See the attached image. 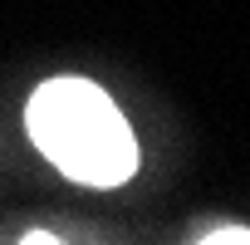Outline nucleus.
I'll use <instances>...</instances> for the list:
<instances>
[{"label":"nucleus","mask_w":250,"mask_h":245,"mask_svg":"<svg viewBox=\"0 0 250 245\" xmlns=\"http://www.w3.org/2000/svg\"><path fill=\"white\" fill-rule=\"evenodd\" d=\"M35 147L83 186H123L138 172V138L118 103L88 79H49L25 108Z\"/></svg>","instance_id":"f257e3e1"},{"label":"nucleus","mask_w":250,"mask_h":245,"mask_svg":"<svg viewBox=\"0 0 250 245\" xmlns=\"http://www.w3.org/2000/svg\"><path fill=\"white\" fill-rule=\"evenodd\" d=\"M201 240L206 245H250V225H221V230H206Z\"/></svg>","instance_id":"f03ea898"},{"label":"nucleus","mask_w":250,"mask_h":245,"mask_svg":"<svg viewBox=\"0 0 250 245\" xmlns=\"http://www.w3.org/2000/svg\"><path fill=\"white\" fill-rule=\"evenodd\" d=\"M25 245H49V240H59V235H49V230H30V235H20Z\"/></svg>","instance_id":"7ed1b4c3"}]
</instances>
